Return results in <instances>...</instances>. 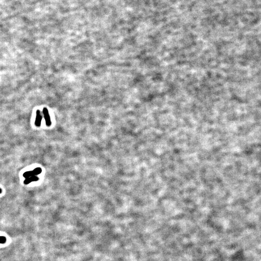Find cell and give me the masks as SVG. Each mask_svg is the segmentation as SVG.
<instances>
[{
	"label": "cell",
	"instance_id": "cell-1",
	"mask_svg": "<svg viewBox=\"0 0 261 261\" xmlns=\"http://www.w3.org/2000/svg\"><path fill=\"white\" fill-rule=\"evenodd\" d=\"M43 112L44 114L46 124L48 126L50 125L51 124V119H50V116H49V113H48V110L47 108H44L43 110Z\"/></svg>",
	"mask_w": 261,
	"mask_h": 261
},
{
	"label": "cell",
	"instance_id": "cell-2",
	"mask_svg": "<svg viewBox=\"0 0 261 261\" xmlns=\"http://www.w3.org/2000/svg\"><path fill=\"white\" fill-rule=\"evenodd\" d=\"M42 120V116L39 110H38L36 112V126H40Z\"/></svg>",
	"mask_w": 261,
	"mask_h": 261
}]
</instances>
